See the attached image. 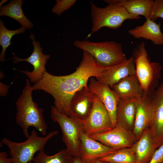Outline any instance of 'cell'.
I'll return each mask as SVG.
<instances>
[{"mask_svg":"<svg viewBox=\"0 0 163 163\" xmlns=\"http://www.w3.org/2000/svg\"><path fill=\"white\" fill-rule=\"evenodd\" d=\"M89 53L83 51L82 59L76 70L65 75L57 76L45 71L41 78L34 83L33 91L42 90L51 95L54 100V107L59 112L72 117L71 99L74 94L88 85L92 77L97 78L106 70Z\"/></svg>","mask_w":163,"mask_h":163,"instance_id":"obj_1","label":"cell"},{"mask_svg":"<svg viewBox=\"0 0 163 163\" xmlns=\"http://www.w3.org/2000/svg\"><path fill=\"white\" fill-rule=\"evenodd\" d=\"M33 91L29 80L27 79L22 93L16 102V122L27 139L30 136L28 132L30 126L34 127L43 136L46 135L47 128L43 115V108L39 107L33 101Z\"/></svg>","mask_w":163,"mask_h":163,"instance_id":"obj_2","label":"cell"},{"mask_svg":"<svg viewBox=\"0 0 163 163\" xmlns=\"http://www.w3.org/2000/svg\"><path fill=\"white\" fill-rule=\"evenodd\" d=\"M132 56L135 60L136 74L144 93L150 96L159 86L161 66L159 63L151 61L144 42L134 49Z\"/></svg>","mask_w":163,"mask_h":163,"instance_id":"obj_3","label":"cell"},{"mask_svg":"<svg viewBox=\"0 0 163 163\" xmlns=\"http://www.w3.org/2000/svg\"><path fill=\"white\" fill-rule=\"evenodd\" d=\"M104 1L108 5L103 8L96 6L90 2L92 27L87 38L103 27L116 29L120 27L127 19H137L119 4V0Z\"/></svg>","mask_w":163,"mask_h":163,"instance_id":"obj_4","label":"cell"},{"mask_svg":"<svg viewBox=\"0 0 163 163\" xmlns=\"http://www.w3.org/2000/svg\"><path fill=\"white\" fill-rule=\"evenodd\" d=\"M74 45L89 53L99 63L105 67L118 64L127 59L122 45L113 41L93 42L77 40L74 42Z\"/></svg>","mask_w":163,"mask_h":163,"instance_id":"obj_5","label":"cell"},{"mask_svg":"<svg viewBox=\"0 0 163 163\" xmlns=\"http://www.w3.org/2000/svg\"><path fill=\"white\" fill-rule=\"evenodd\" d=\"M58 133L57 130L51 131L45 136H38L36 130H32L29 137L25 141L17 142L6 138L1 139L2 143L9 149L12 158V163H29L32 161L35 154L43 150L47 142Z\"/></svg>","mask_w":163,"mask_h":163,"instance_id":"obj_6","label":"cell"},{"mask_svg":"<svg viewBox=\"0 0 163 163\" xmlns=\"http://www.w3.org/2000/svg\"><path fill=\"white\" fill-rule=\"evenodd\" d=\"M51 117L53 121L57 122L60 127L66 150L73 157H78L80 133L83 130L80 123L75 119L59 112L53 106L51 107Z\"/></svg>","mask_w":163,"mask_h":163,"instance_id":"obj_7","label":"cell"},{"mask_svg":"<svg viewBox=\"0 0 163 163\" xmlns=\"http://www.w3.org/2000/svg\"><path fill=\"white\" fill-rule=\"evenodd\" d=\"M91 139L116 150L132 147L137 139L133 131L119 124L112 129L88 135Z\"/></svg>","mask_w":163,"mask_h":163,"instance_id":"obj_8","label":"cell"},{"mask_svg":"<svg viewBox=\"0 0 163 163\" xmlns=\"http://www.w3.org/2000/svg\"><path fill=\"white\" fill-rule=\"evenodd\" d=\"M78 121L88 135L104 132L113 128L107 109L96 96L93 108L88 117L84 120Z\"/></svg>","mask_w":163,"mask_h":163,"instance_id":"obj_9","label":"cell"},{"mask_svg":"<svg viewBox=\"0 0 163 163\" xmlns=\"http://www.w3.org/2000/svg\"><path fill=\"white\" fill-rule=\"evenodd\" d=\"M30 38L32 40L31 43L34 48L31 55L27 58L22 59L16 56L13 53L14 56L11 59H13V62L15 63L25 61L31 64L33 69L31 72L16 69L25 74L31 83H35L42 77L44 72L46 71L45 66L48 60L50 58V55L43 53V48L40 46V43L36 41L34 35L31 32Z\"/></svg>","mask_w":163,"mask_h":163,"instance_id":"obj_10","label":"cell"},{"mask_svg":"<svg viewBox=\"0 0 163 163\" xmlns=\"http://www.w3.org/2000/svg\"><path fill=\"white\" fill-rule=\"evenodd\" d=\"M95 96L88 85L77 91L70 102L72 117L78 121L85 120L93 108Z\"/></svg>","mask_w":163,"mask_h":163,"instance_id":"obj_11","label":"cell"},{"mask_svg":"<svg viewBox=\"0 0 163 163\" xmlns=\"http://www.w3.org/2000/svg\"><path fill=\"white\" fill-rule=\"evenodd\" d=\"M80 139L78 157L84 159L91 161L99 159L117 150L91 139L83 130L80 132Z\"/></svg>","mask_w":163,"mask_h":163,"instance_id":"obj_12","label":"cell"},{"mask_svg":"<svg viewBox=\"0 0 163 163\" xmlns=\"http://www.w3.org/2000/svg\"><path fill=\"white\" fill-rule=\"evenodd\" d=\"M152 94V117L149 128L160 146L163 144V81Z\"/></svg>","mask_w":163,"mask_h":163,"instance_id":"obj_13","label":"cell"},{"mask_svg":"<svg viewBox=\"0 0 163 163\" xmlns=\"http://www.w3.org/2000/svg\"><path fill=\"white\" fill-rule=\"evenodd\" d=\"M135 74V64L134 58L132 56L120 63L107 67L106 70L96 79L111 88L127 76Z\"/></svg>","mask_w":163,"mask_h":163,"instance_id":"obj_14","label":"cell"},{"mask_svg":"<svg viewBox=\"0 0 163 163\" xmlns=\"http://www.w3.org/2000/svg\"><path fill=\"white\" fill-rule=\"evenodd\" d=\"M88 86L104 105L109 114L113 127H114L116 124L117 99L111 88L98 81L94 77L89 79Z\"/></svg>","mask_w":163,"mask_h":163,"instance_id":"obj_15","label":"cell"},{"mask_svg":"<svg viewBox=\"0 0 163 163\" xmlns=\"http://www.w3.org/2000/svg\"><path fill=\"white\" fill-rule=\"evenodd\" d=\"M152 101L150 96L145 94L137 98L134 126L133 132L137 140L151 123Z\"/></svg>","mask_w":163,"mask_h":163,"instance_id":"obj_16","label":"cell"},{"mask_svg":"<svg viewBox=\"0 0 163 163\" xmlns=\"http://www.w3.org/2000/svg\"><path fill=\"white\" fill-rule=\"evenodd\" d=\"M159 146L150 128L147 129L133 146L136 155V163H149Z\"/></svg>","mask_w":163,"mask_h":163,"instance_id":"obj_17","label":"cell"},{"mask_svg":"<svg viewBox=\"0 0 163 163\" xmlns=\"http://www.w3.org/2000/svg\"><path fill=\"white\" fill-rule=\"evenodd\" d=\"M110 88L117 100L137 98L144 94L136 74L127 76Z\"/></svg>","mask_w":163,"mask_h":163,"instance_id":"obj_18","label":"cell"},{"mask_svg":"<svg viewBox=\"0 0 163 163\" xmlns=\"http://www.w3.org/2000/svg\"><path fill=\"white\" fill-rule=\"evenodd\" d=\"M160 25V23L157 24L150 19H146L143 24L129 30L128 32L135 38L150 40L155 45H163V33Z\"/></svg>","mask_w":163,"mask_h":163,"instance_id":"obj_19","label":"cell"},{"mask_svg":"<svg viewBox=\"0 0 163 163\" xmlns=\"http://www.w3.org/2000/svg\"><path fill=\"white\" fill-rule=\"evenodd\" d=\"M137 98L117 100L116 124L133 131L135 122Z\"/></svg>","mask_w":163,"mask_h":163,"instance_id":"obj_20","label":"cell"},{"mask_svg":"<svg viewBox=\"0 0 163 163\" xmlns=\"http://www.w3.org/2000/svg\"><path fill=\"white\" fill-rule=\"evenodd\" d=\"M119 4L123 7L129 14L137 19L140 15L150 19L153 10L154 1L152 0H120Z\"/></svg>","mask_w":163,"mask_h":163,"instance_id":"obj_21","label":"cell"},{"mask_svg":"<svg viewBox=\"0 0 163 163\" xmlns=\"http://www.w3.org/2000/svg\"><path fill=\"white\" fill-rule=\"evenodd\" d=\"M23 0H14L6 5L0 7V16H6L18 21L22 27L26 29H30L33 24L24 15L22 8Z\"/></svg>","mask_w":163,"mask_h":163,"instance_id":"obj_22","label":"cell"},{"mask_svg":"<svg viewBox=\"0 0 163 163\" xmlns=\"http://www.w3.org/2000/svg\"><path fill=\"white\" fill-rule=\"evenodd\" d=\"M74 158L66 149L53 155H48L43 149L38 152L32 163H73Z\"/></svg>","mask_w":163,"mask_h":163,"instance_id":"obj_23","label":"cell"},{"mask_svg":"<svg viewBox=\"0 0 163 163\" xmlns=\"http://www.w3.org/2000/svg\"><path fill=\"white\" fill-rule=\"evenodd\" d=\"M99 159L111 163H136V157L132 146L118 150L114 153Z\"/></svg>","mask_w":163,"mask_h":163,"instance_id":"obj_24","label":"cell"},{"mask_svg":"<svg viewBox=\"0 0 163 163\" xmlns=\"http://www.w3.org/2000/svg\"><path fill=\"white\" fill-rule=\"evenodd\" d=\"M25 30L22 27L14 30H8L5 26L3 22L0 20V45L2 47L0 55V62H2L5 60V53L7 49L12 43L11 40L12 37L17 34L24 33Z\"/></svg>","mask_w":163,"mask_h":163,"instance_id":"obj_25","label":"cell"},{"mask_svg":"<svg viewBox=\"0 0 163 163\" xmlns=\"http://www.w3.org/2000/svg\"><path fill=\"white\" fill-rule=\"evenodd\" d=\"M56 1V3L52 8V11L59 16L74 6L76 1V0H57Z\"/></svg>","mask_w":163,"mask_h":163,"instance_id":"obj_26","label":"cell"},{"mask_svg":"<svg viewBox=\"0 0 163 163\" xmlns=\"http://www.w3.org/2000/svg\"><path fill=\"white\" fill-rule=\"evenodd\" d=\"M158 18L163 19V0H155L150 19L155 21Z\"/></svg>","mask_w":163,"mask_h":163,"instance_id":"obj_27","label":"cell"},{"mask_svg":"<svg viewBox=\"0 0 163 163\" xmlns=\"http://www.w3.org/2000/svg\"><path fill=\"white\" fill-rule=\"evenodd\" d=\"M149 163H163V144L156 150Z\"/></svg>","mask_w":163,"mask_h":163,"instance_id":"obj_28","label":"cell"},{"mask_svg":"<svg viewBox=\"0 0 163 163\" xmlns=\"http://www.w3.org/2000/svg\"><path fill=\"white\" fill-rule=\"evenodd\" d=\"M12 158H8V154L6 152H0V163H12Z\"/></svg>","mask_w":163,"mask_h":163,"instance_id":"obj_29","label":"cell"},{"mask_svg":"<svg viewBox=\"0 0 163 163\" xmlns=\"http://www.w3.org/2000/svg\"><path fill=\"white\" fill-rule=\"evenodd\" d=\"M9 86L0 82V96L2 97L5 96L8 93Z\"/></svg>","mask_w":163,"mask_h":163,"instance_id":"obj_30","label":"cell"},{"mask_svg":"<svg viewBox=\"0 0 163 163\" xmlns=\"http://www.w3.org/2000/svg\"><path fill=\"white\" fill-rule=\"evenodd\" d=\"M73 163H91L90 161L84 159L79 157H74Z\"/></svg>","mask_w":163,"mask_h":163,"instance_id":"obj_31","label":"cell"},{"mask_svg":"<svg viewBox=\"0 0 163 163\" xmlns=\"http://www.w3.org/2000/svg\"><path fill=\"white\" fill-rule=\"evenodd\" d=\"M90 161L91 163H108L107 162L101 161L99 159L93 160H91Z\"/></svg>","mask_w":163,"mask_h":163,"instance_id":"obj_32","label":"cell"},{"mask_svg":"<svg viewBox=\"0 0 163 163\" xmlns=\"http://www.w3.org/2000/svg\"><path fill=\"white\" fill-rule=\"evenodd\" d=\"M8 1V0H2L1 1L0 3V7H2V5L4 4L5 3Z\"/></svg>","mask_w":163,"mask_h":163,"instance_id":"obj_33","label":"cell"},{"mask_svg":"<svg viewBox=\"0 0 163 163\" xmlns=\"http://www.w3.org/2000/svg\"><path fill=\"white\" fill-rule=\"evenodd\" d=\"M108 163H110V162H107Z\"/></svg>","mask_w":163,"mask_h":163,"instance_id":"obj_34","label":"cell"}]
</instances>
